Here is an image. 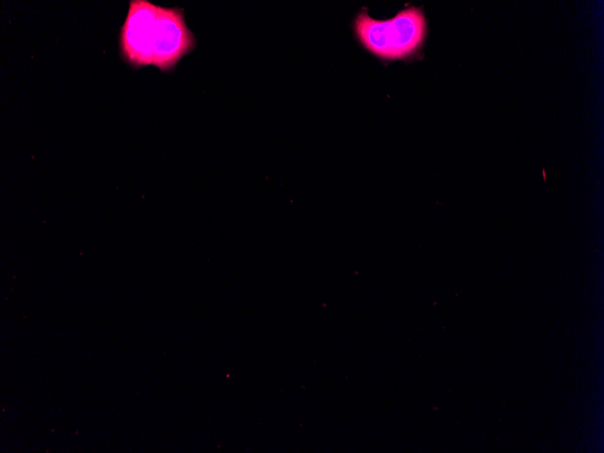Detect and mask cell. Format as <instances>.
<instances>
[{
  "label": "cell",
  "mask_w": 604,
  "mask_h": 453,
  "mask_svg": "<svg viewBox=\"0 0 604 453\" xmlns=\"http://www.w3.org/2000/svg\"><path fill=\"white\" fill-rule=\"evenodd\" d=\"M354 30L360 43L382 60H401L416 53L427 35L421 8L410 6L388 20H376L365 11L359 13Z\"/></svg>",
  "instance_id": "1"
},
{
  "label": "cell",
  "mask_w": 604,
  "mask_h": 453,
  "mask_svg": "<svg viewBox=\"0 0 604 453\" xmlns=\"http://www.w3.org/2000/svg\"><path fill=\"white\" fill-rule=\"evenodd\" d=\"M195 46L196 39L185 24L183 9L158 5L153 65L163 72L171 71Z\"/></svg>",
  "instance_id": "3"
},
{
  "label": "cell",
  "mask_w": 604,
  "mask_h": 453,
  "mask_svg": "<svg viewBox=\"0 0 604 453\" xmlns=\"http://www.w3.org/2000/svg\"><path fill=\"white\" fill-rule=\"evenodd\" d=\"M158 5L146 0H131L121 28L122 59L134 69L153 64L155 29Z\"/></svg>",
  "instance_id": "2"
}]
</instances>
